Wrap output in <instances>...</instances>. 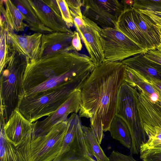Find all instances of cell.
Returning a JSON list of instances; mask_svg holds the SVG:
<instances>
[{
    "instance_id": "cell-39",
    "label": "cell",
    "mask_w": 161,
    "mask_h": 161,
    "mask_svg": "<svg viewBox=\"0 0 161 161\" xmlns=\"http://www.w3.org/2000/svg\"><path fill=\"white\" fill-rule=\"evenodd\" d=\"M159 27L160 37V42L159 45L156 47V49L158 50L161 52V27Z\"/></svg>"
},
{
    "instance_id": "cell-16",
    "label": "cell",
    "mask_w": 161,
    "mask_h": 161,
    "mask_svg": "<svg viewBox=\"0 0 161 161\" xmlns=\"http://www.w3.org/2000/svg\"><path fill=\"white\" fill-rule=\"evenodd\" d=\"M115 28L142 48L147 51L155 49L148 42L136 24L132 6L125 8L119 17Z\"/></svg>"
},
{
    "instance_id": "cell-24",
    "label": "cell",
    "mask_w": 161,
    "mask_h": 161,
    "mask_svg": "<svg viewBox=\"0 0 161 161\" xmlns=\"http://www.w3.org/2000/svg\"><path fill=\"white\" fill-rule=\"evenodd\" d=\"M109 131L113 139L130 149L132 143L131 135L127 125L122 119L115 116L111 122Z\"/></svg>"
},
{
    "instance_id": "cell-11",
    "label": "cell",
    "mask_w": 161,
    "mask_h": 161,
    "mask_svg": "<svg viewBox=\"0 0 161 161\" xmlns=\"http://www.w3.org/2000/svg\"><path fill=\"white\" fill-rule=\"evenodd\" d=\"M84 23L75 27L89 57L95 67L103 62L104 51L101 40L102 28L83 15Z\"/></svg>"
},
{
    "instance_id": "cell-8",
    "label": "cell",
    "mask_w": 161,
    "mask_h": 161,
    "mask_svg": "<svg viewBox=\"0 0 161 161\" xmlns=\"http://www.w3.org/2000/svg\"><path fill=\"white\" fill-rule=\"evenodd\" d=\"M82 7L83 15L102 28H115L119 17L126 8L123 1L117 0H83Z\"/></svg>"
},
{
    "instance_id": "cell-37",
    "label": "cell",
    "mask_w": 161,
    "mask_h": 161,
    "mask_svg": "<svg viewBox=\"0 0 161 161\" xmlns=\"http://www.w3.org/2000/svg\"><path fill=\"white\" fill-rule=\"evenodd\" d=\"M44 1L52 9L61 15L59 8L56 0H45Z\"/></svg>"
},
{
    "instance_id": "cell-25",
    "label": "cell",
    "mask_w": 161,
    "mask_h": 161,
    "mask_svg": "<svg viewBox=\"0 0 161 161\" xmlns=\"http://www.w3.org/2000/svg\"><path fill=\"white\" fill-rule=\"evenodd\" d=\"M85 143L90 154L95 157L96 161H109L98 142L96 136L90 127L82 125Z\"/></svg>"
},
{
    "instance_id": "cell-22",
    "label": "cell",
    "mask_w": 161,
    "mask_h": 161,
    "mask_svg": "<svg viewBox=\"0 0 161 161\" xmlns=\"http://www.w3.org/2000/svg\"><path fill=\"white\" fill-rule=\"evenodd\" d=\"M0 14L4 16L9 30L13 32L22 31L27 27L24 22L23 14L12 0H0Z\"/></svg>"
},
{
    "instance_id": "cell-7",
    "label": "cell",
    "mask_w": 161,
    "mask_h": 161,
    "mask_svg": "<svg viewBox=\"0 0 161 161\" xmlns=\"http://www.w3.org/2000/svg\"><path fill=\"white\" fill-rule=\"evenodd\" d=\"M101 35L104 51L103 62H121L147 51L115 28H102Z\"/></svg>"
},
{
    "instance_id": "cell-27",
    "label": "cell",
    "mask_w": 161,
    "mask_h": 161,
    "mask_svg": "<svg viewBox=\"0 0 161 161\" xmlns=\"http://www.w3.org/2000/svg\"><path fill=\"white\" fill-rule=\"evenodd\" d=\"M132 7L141 10H147L161 12V0H135Z\"/></svg>"
},
{
    "instance_id": "cell-18",
    "label": "cell",
    "mask_w": 161,
    "mask_h": 161,
    "mask_svg": "<svg viewBox=\"0 0 161 161\" xmlns=\"http://www.w3.org/2000/svg\"><path fill=\"white\" fill-rule=\"evenodd\" d=\"M31 135L16 146L5 138L0 129V161H32L31 155Z\"/></svg>"
},
{
    "instance_id": "cell-9",
    "label": "cell",
    "mask_w": 161,
    "mask_h": 161,
    "mask_svg": "<svg viewBox=\"0 0 161 161\" xmlns=\"http://www.w3.org/2000/svg\"><path fill=\"white\" fill-rule=\"evenodd\" d=\"M68 125L67 120L55 125L47 134L31 140L32 161H53L61 148Z\"/></svg>"
},
{
    "instance_id": "cell-12",
    "label": "cell",
    "mask_w": 161,
    "mask_h": 161,
    "mask_svg": "<svg viewBox=\"0 0 161 161\" xmlns=\"http://www.w3.org/2000/svg\"><path fill=\"white\" fill-rule=\"evenodd\" d=\"M0 129L8 141L16 146L20 144L32 131V123L26 119L16 108L6 123L0 113Z\"/></svg>"
},
{
    "instance_id": "cell-6",
    "label": "cell",
    "mask_w": 161,
    "mask_h": 161,
    "mask_svg": "<svg viewBox=\"0 0 161 161\" xmlns=\"http://www.w3.org/2000/svg\"><path fill=\"white\" fill-rule=\"evenodd\" d=\"M68 121L61 148L53 161H96L85 143L79 116L72 113Z\"/></svg>"
},
{
    "instance_id": "cell-19",
    "label": "cell",
    "mask_w": 161,
    "mask_h": 161,
    "mask_svg": "<svg viewBox=\"0 0 161 161\" xmlns=\"http://www.w3.org/2000/svg\"><path fill=\"white\" fill-rule=\"evenodd\" d=\"M124 81L133 87L139 88L153 102L161 106V91L138 72L127 66Z\"/></svg>"
},
{
    "instance_id": "cell-21",
    "label": "cell",
    "mask_w": 161,
    "mask_h": 161,
    "mask_svg": "<svg viewBox=\"0 0 161 161\" xmlns=\"http://www.w3.org/2000/svg\"><path fill=\"white\" fill-rule=\"evenodd\" d=\"M135 21L148 42L155 49L159 45L160 37L159 27L147 15L132 7Z\"/></svg>"
},
{
    "instance_id": "cell-17",
    "label": "cell",
    "mask_w": 161,
    "mask_h": 161,
    "mask_svg": "<svg viewBox=\"0 0 161 161\" xmlns=\"http://www.w3.org/2000/svg\"><path fill=\"white\" fill-rule=\"evenodd\" d=\"M41 22L54 32L74 33L61 15L49 7L43 0H28Z\"/></svg>"
},
{
    "instance_id": "cell-33",
    "label": "cell",
    "mask_w": 161,
    "mask_h": 161,
    "mask_svg": "<svg viewBox=\"0 0 161 161\" xmlns=\"http://www.w3.org/2000/svg\"><path fill=\"white\" fill-rule=\"evenodd\" d=\"M161 152V143L157 145L140 147V154L147 153H156Z\"/></svg>"
},
{
    "instance_id": "cell-3",
    "label": "cell",
    "mask_w": 161,
    "mask_h": 161,
    "mask_svg": "<svg viewBox=\"0 0 161 161\" xmlns=\"http://www.w3.org/2000/svg\"><path fill=\"white\" fill-rule=\"evenodd\" d=\"M27 59L15 51L8 52L0 78V113L5 122L24 95L23 81Z\"/></svg>"
},
{
    "instance_id": "cell-1",
    "label": "cell",
    "mask_w": 161,
    "mask_h": 161,
    "mask_svg": "<svg viewBox=\"0 0 161 161\" xmlns=\"http://www.w3.org/2000/svg\"><path fill=\"white\" fill-rule=\"evenodd\" d=\"M126 68L122 62H104L95 67L80 89L79 116L90 119V127L100 144L115 116Z\"/></svg>"
},
{
    "instance_id": "cell-14",
    "label": "cell",
    "mask_w": 161,
    "mask_h": 161,
    "mask_svg": "<svg viewBox=\"0 0 161 161\" xmlns=\"http://www.w3.org/2000/svg\"><path fill=\"white\" fill-rule=\"evenodd\" d=\"M73 34L58 32L43 34L39 58L75 51L71 44Z\"/></svg>"
},
{
    "instance_id": "cell-20",
    "label": "cell",
    "mask_w": 161,
    "mask_h": 161,
    "mask_svg": "<svg viewBox=\"0 0 161 161\" xmlns=\"http://www.w3.org/2000/svg\"><path fill=\"white\" fill-rule=\"evenodd\" d=\"M121 62L148 80L151 78L161 80V65L147 58L143 54L136 55Z\"/></svg>"
},
{
    "instance_id": "cell-38",
    "label": "cell",
    "mask_w": 161,
    "mask_h": 161,
    "mask_svg": "<svg viewBox=\"0 0 161 161\" xmlns=\"http://www.w3.org/2000/svg\"><path fill=\"white\" fill-rule=\"evenodd\" d=\"M152 84L157 86L161 91V80L151 78L148 80Z\"/></svg>"
},
{
    "instance_id": "cell-32",
    "label": "cell",
    "mask_w": 161,
    "mask_h": 161,
    "mask_svg": "<svg viewBox=\"0 0 161 161\" xmlns=\"http://www.w3.org/2000/svg\"><path fill=\"white\" fill-rule=\"evenodd\" d=\"M140 10L142 12L149 16L159 27H161V12L147 10Z\"/></svg>"
},
{
    "instance_id": "cell-4",
    "label": "cell",
    "mask_w": 161,
    "mask_h": 161,
    "mask_svg": "<svg viewBox=\"0 0 161 161\" xmlns=\"http://www.w3.org/2000/svg\"><path fill=\"white\" fill-rule=\"evenodd\" d=\"M136 90L125 81L118 93L115 116L122 119L127 125L131 136V154H138L142 145L146 142L147 136L140 121L137 109Z\"/></svg>"
},
{
    "instance_id": "cell-2",
    "label": "cell",
    "mask_w": 161,
    "mask_h": 161,
    "mask_svg": "<svg viewBox=\"0 0 161 161\" xmlns=\"http://www.w3.org/2000/svg\"><path fill=\"white\" fill-rule=\"evenodd\" d=\"M95 67L89 56L76 51L27 59L23 81L24 95L59 87L80 89Z\"/></svg>"
},
{
    "instance_id": "cell-36",
    "label": "cell",
    "mask_w": 161,
    "mask_h": 161,
    "mask_svg": "<svg viewBox=\"0 0 161 161\" xmlns=\"http://www.w3.org/2000/svg\"><path fill=\"white\" fill-rule=\"evenodd\" d=\"M145 131L148 138H152L161 140V128L156 126L152 128L145 130Z\"/></svg>"
},
{
    "instance_id": "cell-35",
    "label": "cell",
    "mask_w": 161,
    "mask_h": 161,
    "mask_svg": "<svg viewBox=\"0 0 161 161\" xmlns=\"http://www.w3.org/2000/svg\"><path fill=\"white\" fill-rule=\"evenodd\" d=\"M71 44L75 50L77 52L81 50L82 48L81 38L79 33L77 31H74L73 36Z\"/></svg>"
},
{
    "instance_id": "cell-29",
    "label": "cell",
    "mask_w": 161,
    "mask_h": 161,
    "mask_svg": "<svg viewBox=\"0 0 161 161\" xmlns=\"http://www.w3.org/2000/svg\"><path fill=\"white\" fill-rule=\"evenodd\" d=\"M69 8L72 17L82 16V8L83 5V0H65Z\"/></svg>"
},
{
    "instance_id": "cell-34",
    "label": "cell",
    "mask_w": 161,
    "mask_h": 161,
    "mask_svg": "<svg viewBox=\"0 0 161 161\" xmlns=\"http://www.w3.org/2000/svg\"><path fill=\"white\" fill-rule=\"evenodd\" d=\"M140 158L142 161H161V152L140 154Z\"/></svg>"
},
{
    "instance_id": "cell-30",
    "label": "cell",
    "mask_w": 161,
    "mask_h": 161,
    "mask_svg": "<svg viewBox=\"0 0 161 161\" xmlns=\"http://www.w3.org/2000/svg\"><path fill=\"white\" fill-rule=\"evenodd\" d=\"M108 158L109 161H137L132 154L125 155L115 150L112 152Z\"/></svg>"
},
{
    "instance_id": "cell-10",
    "label": "cell",
    "mask_w": 161,
    "mask_h": 161,
    "mask_svg": "<svg viewBox=\"0 0 161 161\" xmlns=\"http://www.w3.org/2000/svg\"><path fill=\"white\" fill-rule=\"evenodd\" d=\"M81 104L80 89H78L50 115L42 120L32 123V140L47 134L55 125L67 120L70 114H77L79 111Z\"/></svg>"
},
{
    "instance_id": "cell-28",
    "label": "cell",
    "mask_w": 161,
    "mask_h": 161,
    "mask_svg": "<svg viewBox=\"0 0 161 161\" xmlns=\"http://www.w3.org/2000/svg\"><path fill=\"white\" fill-rule=\"evenodd\" d=\"M62 19L68 27L70 28L74 25L72 17L68 4L64 0H57Z\"/></svg>"
},
{
    "instance_id": "cell-23",
    "label": "cell",
    "mask_w": 161,
    "mask_h": 161,
    "mask_svg": "<svg viewBox=\"0 0 161 161\" xmlns=\"http://www.w3.org/2000/svg\"><path fill=\"white\" fill-rule=\"evenodd\" d=\"M13 3L23 14L24 21L29 29L42 34L53 32L50 29L45 26L40 21L28 0H12Z\"/></svg>"
},
{
    "instance_id": "cell-13",
    "label": "cell",
    "mask_w": 161,
    "mask_h": 161,
    "mask_svg": "<svg viewBox=\"0 0 161 161\" xmlns=\"http://www.w3.org/2000/svg\"><path fill=\"white\" fill-rule=\"evenodd\" d=\"M43 34H17L8 29L7 41L8 52L15 51L28 59L39 58Z\"/></svg>"
},
{
    "instance_id": "cell-15",
    "label": "cell",
    "mask_w": 161,
    "mask_h": 161,
    "mask_svg": "<svg viewBox=\"0 0 161 161\" xmlns=\"http://www.w3.org/2000/svg\"><path fill=\"white\" fill-rule=\"evenodd\" d=\"M137 90V109L144 131L156 126L161 128V106L153 102L138 87Z\"/></svg>"
},
{
    "instance_id": "cell-5",
    "label": "cell",
    "mask_w": 161,
    "mask_h": 161,
    "mask_svg": "<svg viewBox=\"0 0 161 161\" xmlns=\"http://www.w3.org/2000/svg\"><path fill=\"white\" fill-rule=\"evenodd\" d=\"M77 90L73 87H59L23 95L17 108L26 119L33 123L55 112Z\"/></svg>"
},
{
    "instance_id": "cell-26",
    "label": "cell",
    "mask_w": 161,
    "mask_h": 161,
    "mask_svg": "<svg viewBox=\"0 0 161 161\" xmlns=\"http://www.w3.org/2000/svg\"><path fill=\"white\" fill-rule=\"evenodd\" d=\"M0 72L3 69L8 53L7 32L8 29L4 17L0 16Z\"/></svg>"
},
{
    "instance_id": "cell-31",
    "label": "cell",
    "mask_w": 161,
    "mask_h": 161,
    "mask_svg": "<svg viewBox=\"0 0 161 161\" xmlns=\"http://www.w3.org/2000/svg\"><path fill=\"white\" fill-rule=\"evenodd\" d=\"M143 55L148 59L161 65V52L156 49L148 51Z\"/></svg>"
}]
</instances>
